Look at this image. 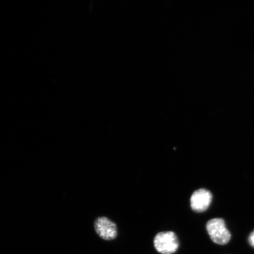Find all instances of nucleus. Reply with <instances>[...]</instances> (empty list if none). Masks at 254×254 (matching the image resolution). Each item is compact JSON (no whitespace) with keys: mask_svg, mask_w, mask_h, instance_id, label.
<instances>
[{"mask_svg":"<svg viewBox=\"0 0 254 254\" xmlns=\"http://www.w3.org/2000/svg\"><path fill=\"white\" fill-rule=\"evenodd\" d=\"M154 246L159 253L173 254L179 249V241L174 232H160L154 237Z\"/></svg>","mask_w":254,"mask_h":254,"instance_id":"obj_1","label":"nucleus"},{"mask_svg":"<svg viewBox=\"0 0 254 254\" xmlns=\"http://www.w3.org/2000/svg\"><path fill=\"white\" fill-rule=\"evenodd\" d=\"M206 230L211 239L219 245H225L229 243L231 233L222 218H214L209 220L206 224Z\"/></svg>","mask_w":254,"mask_h":254,"instance_id":"obj_2","label":"nucleus"},{"mask_svg":"<svg viewBox=\"0 0 254 254\" xmlns=\"http://www.w3.org/2000/svg\"><path fill=\"white\" fill-rule=\"evenodd\" d=\"M94 228L96 233L104 240L115 239L118 234L116 223L106 217H100L94 221Z\"/></svg>","mask_w":254,"mask_h":254,"instance_id":"obj_3","label":"nucleus"},{"mask_svg":"<svg viewBox=\"0 0 254 254\" xmlns=\"http://www.w3.org/2000/svg\"><path fill=\"white\" fill-rule=\"evenodd\" d=\"M212 199V195L210 191L204 189H199L193 192L190 196V207L195 212H204L210 205Z\"/></svg>","mask_w":254,"mask_h":254,"instance_id":"obj_4","label":"nucleus"},{"mask_svg":"<svg viewBox=\"0 0 254 254\" xmlns=\"http://www.w3.org/2000/svg\"><path fill=\"white\" fill-rule=\"evenodd\" d=\"M249 243L251 244V246L254 248V231L250 234L249 237Z\"/></svg>","mask_w":254,"mask_h":254,"instance_id":"obj_5","label":"nucleus"}]
</instances>
